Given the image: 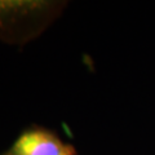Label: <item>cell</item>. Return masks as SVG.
Here are the masks:
<instances>
[{
	"label": "cell",
	"mask_w": 155,
	"mask_h": 155,
	"mask_svg": "<svg viewBox=\"0 0 155 155\" xmlns=\"http://www.w3.org/2000/svg\"><path fill=\"white\" fill-rule=\"evenodd\" d=\"M4 155H74V150L48 130L28 129L18 136Z\"/></svg>",
	"instance_id": "cell-2"
},
{
	"label": "cell",
	"mask_w": 155,
	"mask_h": 155,
	"mask_svg": "<svg viewBox=\"0 0 155 155\" xmlns=\"http://www.w3.org/2000/svg\"><path fill=\"white\" fill-rule=\"evenodd\" d=\"M65 5L54 0H0V41L23 45L34 40Z\"/></svg>",
	"instance_id": "cell-1"
}]
</instances>
